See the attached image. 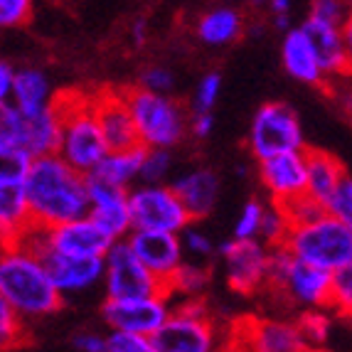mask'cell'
<instances>
[{"instance_id": "obj_16", "label": "cell", "mask_w": 352, "mask_h": 352, "mask_svg": "<svg viewBox=\"0 0 352 352\" xmlns=\"http://www.w3.org/2000/svg\"><path fill=\"white\" fill-rule=\"evenodd\" d=\"M87 214L104 229L106 234L116 239H126L133 229L129 207V190L99 180L94 175H87Z\"/></svg>"}, {"instance_id": "obj_13", "label": "cell", "mask_w": 352, "mask_h": 352, "mask_svg": "<svg viewBox=\"0 0 352 352\" xmlns=\"http://www.w3.org/2000/svg\"><path fill=\"white\" fill-rule=\"evenodd\" d=\"M170 296H146V298H106L104 323L109 328L129 330L143 338H153L170 316Z\"/></svg>"}, {"instance_id": "obj_22", "label": "cell", "mask_w": 352, "mask_h": 352, "mask_svg": "<svg viewBox=\"0 0 352 352\" xmlns=\"http://www.w3.org/2000/svg\"><path fill=\"white\" fill-rule=\"evenodd\" d=\"M300 28H303L305 32H308V37H311L313 47H316V54H318V62H320V67H323L328 79H338V76L352 74L350 65H347L345 45H342L340 25L323 23V20H316L308 15Z\"/></svg>"}, {"instance_id": "obj_21", "label": "cell", "mask_w": 352, "mask_h": 352, "mask_svg": "<svg viewBox=\"0 0 352 352\" xmlns=\"http://www.w3.org/2000/svg\"><path fill=\"white\" fill-rule=\"evenodd\" d=\"M173 190L182 200L192 222H202L212 214L219 197V177L210 168H195L182 173L177 180H173Z\"/></svg>"}, {"instance_id": "obj_43", "label": "cell", "mask_w": 352, "mask_h": 352, "mask_svg": "<svg viewBox=\"0 0 352 352\" xmlns=\"http://www.w3.org/2000/svg\"><path fill=\"white\" fill-rule=\"evenodd\" d=\"M281 207H283V212H286V217L291 219V224L305 222V219H313V217H318L320 212H325L323 202L313 200L308 192L298 195V197H294V200H288L286 205H281Z\"/></svg>"}, {"instance_id": "obj_15", "label": "cell", "mask_w": 352, "mask_h": 352, "mask_svg": "<svg viewBox=\"0 0 352 352\" xmlns=\"http://www.w3.org/2000/svg\"><path fill=\"white\" fill-rule=\"evenodd\" d=\"M126 244L138 256L143 266L151 274L160 278L168 286L175 271L185 261L180 234L177 232H163V229H131L126 236Z\"/></svg>"}, {"instance_id": "obj_14", "label": "cell", "mask_w": 352, "mask_h": 352, "mask_svg": "<svg viewBox=\"0 0 352 352\" xmlns=\"http://www.w3.org/2000/svg\"><path fill=\"white\" fill-rule=\"evenodd\" d=\"M28 241V239H23ZM37 256L42 258V264L47 266L50 276H52L54 286L62 296H79L91 291L94 286L101 283L104 276V256H67V254L52 252V249L42 247V244H32Z\"/></svg>"}, {"instance_id": "obj_45", "label": "cell", "mask_w": 352, "mask_h": 352, "mask_svg": "<svg viewBox=\"0 0 352 352\" xmlns=\"http://www.w3.org/2000/svg\"><path fill=\"white\" fill-rule=\"evenodd\" d=\"M138 87L158 91V94H170L173 87H175V76H173V72L168 69V67L153 65L141 74V84H138Z\"/></svg>"}, {"instance_id": "obj_40", "label": "cell", "mask_w": 352, "mask_h": 352, "mask_svg": "<svg viewBox=\"0 0 352 352\" xmlns=\"http://www.w3.org/2000/svg\"><path fill=\"white\" fill-rule=\"evenodd\" d=\"M222 94V76L217 72H210L200 79L192 94V109L190 111H212Z\"/></svg>"}, {"instance_id": "obj_7", "label": "cell", "mask_w": 352, "mask_h": 352, "mask_svg": "<svg viewBox=\"0 0 352 352\" xmlns=\"http://www.w3.org/2000/svg\"><path fill=\"white\" fill-rule=\"evenodd\" d=\"M153 352H210L219 347L217 325L202 298H182L151 338Z\"/></svg>"}, {"instance_id": "obj_37", "label": "cell", "mask_w": 352, "mask_h": 352, "mask_svg": "<svg viewBox=\"0 0 352 352\" xmlns=\"http://www.w3.org/2000/svg\"><path fill=\"white\" fill-rule=\"evenodd\" d=\"M266 205L261 200H249L236 214L234 222V239H258V229H261V219H264Z\"/></svg>"}, {"instance_id": "obj_44", "label": "cell", "mask_w": 352, "mask_h": 352, "mask_svg": "<svg viewBox=\"0 0 352 352\" xmlns=\"http://www.w3.org/2000/svg\"><path fill=\"white\" fill-rule=\"evenodd\" d=\"M350 12L345 0H311V18L323 20V23L342 25L345 15Z\"/></svg>"}, {"instance_id": "obj_8", "label": "cell", "mask_w": 352, "mask_h": 352, "mask_svg": "<svg viewBox=\"0 0 352 352\" xmlns=\"http://www.w3.org/2000/svg\"><path fill=\"white\" fill-rule=\"evenodd\" d=\"M249 151L256 160L278 153L305 151V135L296 109L283 101L258 106L249 126Z\"/></svg>"}, {"instance_id": "obj_30", "label": "cell", "mask_w": 352, "mask_h": 352, "mask_svg": "<svg viewBox=\"0 0 352 352\" xmlns=\"http://www.w3.org/2000/svg\"><path fill=\"white\" fill-rule=\"evenodd\" d=\"M180 244H182V252H185V258H188V261L210 264L212 258L217 256V247H214L212 236L207 234L205 229L197 227V224H192V222L180 232Z\"/></svg>"}, {"instance_id": "obj_31", "label": "cell", "mask_w": 352, "mask_h": 352, "mask_svg": "<svg viewBox=\"0 0 352 352\" xmlns=\"http://www.w3.org/2000/svg\"><path fill=\"white\" fill-rule=\"evenodd\" d=\"M330 311L352 320V258L340 269L333 271L330 278Z\"/></svg>"}, {"instance_id": "obj_17", "label": "cell", "mask_w": 352, "mask_h": 352, "mask_svg": "<svg viewBox=\"0 0 352 352\" xmlns=\"http://www.w3.org/2000/svg\"><path fill=\"white\" fill-rule=\"evenodd\" d=\"M258 163V182L269 192L271 202L286 205L305 192V151L278 153Z\"/></svg>"}, {"instance_id": "obj_12", "label": "cell", "mask_w": 352, "mask_h": 352, "mask_svg": "<svg viewBox=\"0 0 352 352\" xmlns=\"http://www.w3.org/2000/svg\"><path fill=\"white\" fill-rule=\"evenodd\" d=\"M23 239L32 241V244H42L52 252L67 254V256H104L113 241L89 214L47 229L32 227Z\"/></svg>"}, {"instance_id": "obj_25", "label": "cell", "mask_w": 352, "mask_h": 352, "mask_svg": "<svg viewBox=\"0 0 352 352\" xmlns=\"http://www.w3.org/2000/svg\"><path fill=\"white\" fill-rule=\"evenodd\" d=\"M195 32L210 47H227L244 35V15L234 8L219 6L200 15Z\"/></svg>"}, {"instance_id": "obj_52", "label": "cell", "mask_w": 352, "mask_h": 352, "mask_svg": "<svg viewBox=\"0 0 352 352\" xmlns=\"http://www.w3.org/2000/svg\"><path fill=\"white\" fill-rule=\"evenodd\" d=\"M345 3H347V8H350V10H352V0H345Z\"/></svg>"}, {"instance_id": "obj_28", "label": "cell", "mask_w": 352, "mask_h": 352, "mask_svg": "<svg viewBox=\"0 0 352 352\" xmlns=\"http://www.w3.org/2000/svg\"><path fill=\"white\" fill-rule=\"evenodd\" d=\"M141 160H143V146L124 148V151H106V155L99 160V165L89 175L129 190L133 188V182H138Z\"/></svg>"}, {"instance_id": "obj_47", "label": "cell", "mask_w": 352, "mask_h": 352, "mask_svg": "<svg viewBox=\"0 0 352 352\" xmlns=\"http://www.w3.org/2000/svg\"><path fill=\"white\" fill-rule=\"evenodd\" d=\"M72 345L82 352H106V335H99L94 330H84L72 338Z\"/></svg>"}, {"instance_id": "obj_32", "label": "cell", "mask_w": 352, "mask_h": 352, "mask_svg": "<svg viewBox=\"0 0 352 352\" xmlns=\"http://www.w3.org/2000/svg\"><path fill=\"white\" fill-rule=\"evenodd\" d=\"M300 335H303L308 350H316V347H323L330 338V318L325 313V308H308V311L300 316V320H296Z\"/></svg>"}, {"instance_id": "obj_4", "label": "cell", "mask_w": 352, "mask_h": 352, "mask_svg": "<svg viewBox=\"0 0 352 352\" xmlns=\"http://www.w3.org/2000/svg\"><path fill=\"white\" fill-rule=\"evenodd\" d=\"M281 247L305 264L333 274L352 258V232L330 212H320L313 219L291 224Z\"/></svg>"}, {"instance_id": "obj_48", "label": "cell", "mask_w": 352, "mask_h": 352, "mask_svg": "<svg viewBox=\"0 0 352 352\" xmlns=\"http://www.w3.org/2000/svg\"><path fill=\"white\" fill-rule=\"evenodd\" d=\"M266 6H269L274 25L286 32L291 28V0H266Z\"/></svg>"}, {"instance_id": "obj_1", "label": "cell", "mask_w": 352, "mask_h": 352, "mask_svg": "<svg viewBox=\"0 0 352 352\" xmlns=\"http://www.w3.org/2000/svg\"><path fill=\"white\" fill-rule=\"evenodd\" d=\"M23 190L32 227L47 229L87 214V175L72 168L57 153L30 160Z\"/></svg>"}, {"instance_id": "obj_9", "label": "cell", "mask_w": 352, "mask_h": 352, "mask_svg": "<svg viewBox=\"0 0 352 352\" xmlns=\"http://www.w3.org/2000/svg\"><path fill=\"white\" fill-rule=\"evenodd\" d=\"M106 298H146V296L168 294V286L138 261L126 239L111 241L104 254V276H101ZM170 296V294H168Z\"/></svg>"}, {"instance_id": "obj_27", "label": "cell", "mask_w": 352, "mask_h": 352, "mask_svg": "<svg viewBox=\"0 0 352 352\" xmlns=\"http://www.w3.org/2000/svg\"><path fill=\"white\" fill-rule=\"evenodd\" d=\"M10 101L18 106L23 113H37L42 109L52 106L54 94L50 87V79L40 69H20L15 72V82H12V96Z\"/></svg>"}, {"instance_id": "obj_3", "label": "cell", "mask_w": 352, "mask_h": 352, "mask_svg": "<svg viewBox=\"0 0 352 352\" xmlns=\"http://www.w3.org/2000/svg\"><path fill=\"white\" fill-rule=\"evenodd\" d=\"M54 111L59 118L57 155L89 175L109 151L96 121L94 101L79 91H65L54 99Z\"/></svg>"}, {"instance_id": "obj_18", "label": "cell", "mask_w": 352, "mask_h": 352, "mask_svg": "<svg viewBox=\"0 0 352 352\" xmlns=\"http://www.w3.org/2000/svg\"><path fill=\"white\" fill-rule=\"evenodd\" d=\"M91 101H94L96 121H99L101 135H104L109 151H124V148L141 146L124 91L101 89V91L91 94Z\"/></svg>"}, {"instance_id": "obj_2", "label": "cell", "mask_w": 352, "mask_h": 352, "mask_svg": "<svg viewBox=\"0 0 352 352\" xmlns=\"http://www.w3.org/2000/svg\"><path fill=\"white\" fill-rule=\"evenodd\" d=\"M0 298L25 323H32L57 313L65 296L57 291L35 249L20 239L0 244Z\"/></svg>"}, {"instance_id": "obj_46", "label": "cell", "mask_w": 352, "mask_h": 352, "mask_svg": "<svg viewBox=\"0 0 352 352\" xmlns=\"http://www.w3.org/2000/svg\"><path fill=\"white\" fill-rule=\"evenodd\" d=\"M214 129V116L212 111H190L188 116V133L195 138H207Z\"/></svg>"}, {"instance_id": "obj_41", "label": "cell", "mask_w": 352, "mask_h": 352, "mask_svg": "<svg viewBox=\"0 0 352 352\" xmlns=\"http://www.w3.org/2000/svg\"><path fill=\"white\" fill-rule=\"evenodd\" d=\"M106 352H153V347H151V338H143L138 333H129V330L109 328Z\"/></svg>"}, {"instance_id": "obj_51", "label": "cell", "mask_w": 352, "mask_h": 352, "mask_svg": "<svg viewBox=\"0 0 352 352\" xmlns=\"http://www.w3.org/2000/svg\"><path fill=\"white\" fill-rule=\"evenodd\" d=\"M131 40H133L135 47H143L148 42V23L146 20H135L133 25H131Z\"/></svg>"}, {"instance_id": "obj_23", "label": "cell", "mask_w": 352, "mask_h": 352, "mask_svg": "<svg viewBox=\"0 0 352 352\" xmlns=\"http://www.w3.org/2000/svg\"><path fill=\"white\" fill-rule=\"evenodd\" d=\"M32 229L23 182H0V244L20 241Z\"/></svg>"}, {"instance_id": "obj_42", "label": "cell", "mask_w": 352, "mask_h": 352, "mask_svg": "<svg viewBox=\"0 0 352 352\" xmlns=\"http://www.w3.org/2000/svg\"><path fill=\"white\" fill-rule=\"evenodd\" d=\"M32 18V0H0V30L23 28Z\"/></svg>"}, {"instance_id": "obj_26", "label": "cell", "mask_w": 352, "mask_h": 352, "mask_svg": "<svg viewBox=\"0 0 352 352\" xmlns=\"http://www.w3.org/2000/svg\"><path fill=\"white\" fill-rule=\"evenodd\" d=\"M59 143V118L52 106L42 109L37 113H25V135H23V151L30 158L57 153Z\"/></svg>"}, {"instance_id": "obj_34", "label": "cell", "mask_w": 352, "mask_h": 352, "mask_svg": "<svg viewBox=\"0 0 352 352\" xmlns=\"http://www.w3.org/2000/svg\"><path fill=\"white\" fill-rule=\"evenodd\" d=\"M25 113L12 101H0V146H12L23 151Z\"/></svg>"}, {"instance_id": "obj_39", "label": "cell", "mask_w": 352, "mask_h": 352, "mask_svg": "<svg viewBox=\"0 0 352 352\" xmlns=\"http://www.w3.org/2000/svg\"><path fill=\"white\" fill-rule=\"evenodd\" d=\"M325 212H330L335 219H340L347 229L352 232V177L345 175L335 192L325 202Z\"/></svg>"}, {"instance_id": "obj_6", "label": "cell", "mask_w": 352, "mask_h": 352, "mask_svg": "<svg viewBox=\"0 0 352 352\" xmlns=\"http://www.w3.org/2000/svg\"><path fill=\"white\" fill-rule=\"evenodd\" d=\"M330 278H333L330 271L305 264V261L296 258L283 247L271 249L269 286L266 288L276 291L286 303L298 305L303 311H308V308H328Z\"/></svg>"}, {"instance_id": "obj_19", "label": "cell", "mask_w": 352, "mask_h": 352, "mask_svg": "<svg viewBox=\"0 0 352 352\" xmlns=\"http://www.w3.org/2000/svg\"><path fill=\"white\" fill-rule=\"evenodd\" d=\"M232 347L239 350H258V352H303L308 350L298 325L288 320H274V318H252L241 323V333H236Z\"/></svg>"}, {"instance_id": "obj_11", "label": "cell", "mask_w": 352, "mask_h": 352, "mask_svg": "<svg viewBox=\"0 0 352 352\" xmlns=\"http://www.w3.org/2000/svg\"><path fill=\"white\" fill-rule=\"evenodd\" d=\"M224 278L241 296H254L269 286L271 249L258 239H229L217 247Z\"/></svg>"}, {"instance_id": "obj_29", "label": "cell", "mask_w": 352, "mask_h": 352, "mask_svg": "<svg viewBox=\"0 0 352 352\" xmlns=\"http://www.w3.org/2000/svg\"><path fill=\"white\" fill-rule=\"evenodd\" d=\"M210 286V269L207 264H197V261H182V266L175 271V276L168 283V294L180 296V298H202V294Z\"/></svg>"}, {"instance_id": "obj_50", "label": "cell", "mask_w": 352, "mask_h": 352, "mask_svg": "<svg viewBox=\"0 0 352 352\" xmlns=\"http://www.w3.org/2000/svg\"><path fill=\"white\" fill-rule=\"evenodd\" d=\"M340 32H342V45H345V54H347V65H350L352 72V10L345 15L340 25Z\"/></svg>"}, {"instance_id": "obj_33", "label": "cell", "mask_w": 352, "mask_h": 352, "mask_svg": "<svg viewBox=\"0 0 352 352\" xmlns=\"http://www.w3.org/2000/svg\"><path fill=\"white\" fill-rule=\"evenodd\" d=\"M288 229H291V219L286 217L281 205H266L264 219H261V229H258V241H264L269 249H276L283 244Z\"/></svg>"}, {"instance_id": "obj_38", "label": "cell", "mask_w": 352, "mask_h": 352, "mask_svg": "<svg viewBox=\"0 0 352 352\" xmlns=\"http://www.w3.org/2000/svg\"><path fill=\"white\" fill-rule=\"evenodd\" d=\"M30 160L32 158L20 148L0 146V182H23Z\"/></svg>"}, {"instance_id": "obj_36", "label": "cell", "mask_w": 352, "mask_h": 352, "mask_svg": "<svg viewBox=\"0 0 352 352\" xmlns=\"http://www.w3.org/2000/svg\"><path fill=\"white\" fill-rule=\"evenodd\" d=\"M25 342V320L0 298V350H15Z\"/></svg>"}, {"instance_id": "obj_10", "label": "cell", "mask_w": 352, "mask_h": 352, "mask_svg": "<svg viewBox=\"0 0 352 352\" xmlns=\"http://www.w3.org/2000/svg\"><path fill=\"white\" fill-rule=\"evenodd\" d=\"M129 207L133 229H163V232H177L188 227V210L165 182H141L138 188H129Z\"/></svg>"}, {"instance_id": "obj_53", "label": "cell", "mask_w": 352, "mask_h": 352, "mask_svg": "<svg viewBox=\"0 0 352 352\" xmlns=\"http://www.w3.org/2000/svg\"><path fill=\"white\" fill-rule=\"evenodd\" d=\"M254 3H266V0H254Z\"/></svg>"}, {"instance_id": "obj_5", "label": "cell", "mask_w": 352, "mask_h": 352, "mask_svg": "<svg viewBox=\"0 0 352 352\" xmlns=\"http://www.w3.org/2000/svg\"><path fill=\"white\" fill-rule=\"evenodd\" d=\"M131 116H133L138 143L143 148H175L188 135L190 113L170 99L168 94H158L151 89L133 87L126 89Z\"/></svg>"}, {"instance_id": "obj_49", "label": "cell", "mask_w": 352, "mask_h": 352, "mask_svg": "<svg viewBox=\"0 0 352 352\" xmlns=\"http://www.w3.org/2000/svg\"><path fill=\"white\" fill-rule=\"evenodd\" d=\"M12 82H15V69L0 59V101H10Z\"/></svg>"}, {"instance_id": "obj_35", "label": "cell", "mask_w": 352, "mask_h": 352, "mask_svg": "<svg viewBox=\"0 0 352 352\" xmlns=\"http://www.w3.org/2000/svg\"><path fill=\"white\" fill-rule=\"evenodd\" d=\"M173 170L170 148H143L138 182H165Z\"/></svg>"}, {"instance_id": "obj_20", "label": "cell", "mask_w": 352, "mask_h": 352, "mask_svg": "<svg viewBox=\"0 0 352 352\" xmlns=\"http://www.w3.org/2000/svg\"><path fill=\"white\" fill-rule=\"evenodd\" d=\"M281 62L283 69L294 76L296 82L308 87H323L328 82L323 67L318 62L316 47L303 28H288L281 42Z\"/></svg>"}, {"instance_id": "obj_24", "label": "cell", "mask_w": 352, "mask_h": 352, "mask_svg": "<svg viewBox=\"0 0 352 352\" xmlns=\"http://www.w3.org/2000/svg\"><path fill=\"white\" fill-rule=\"evenodd\" d=\"M345 175V168L333 153L305 148V192L311 195L313 200L325 205Z\"/></svg>"}]
</instances>
